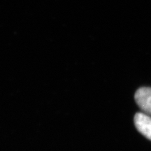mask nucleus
<instances>
[{
	"label": "nucleus",
	"mask_w": 151,
	"mask_h": 151,
	"mask_svg": "<svg viewBox=\"0 0 151 151\" xmlns=\"http://www.w3.org/2000/svg\"><path fill=\"white\" fill-rule=\"evenodd\" d=\"M135 101L144 113L151 116V88H141L136 92Z\"/></svg>",
	"instance_id": "obj_1"
},
{
	"label": "nucleus",
	"mask_w": 151,
	"mask_h": 151,
	"mask_svg": "<svg viewBox=\"0 0 151 151\" xmlns=\"http://www.w3.org/2000/svg\"><path fill=\"white\" fill-rule=\"evenodd\" d=\"M134 120L138 131L151 141V117L144 113H137Z\"/></svg>",
	"instance_id": "obj_2"
}]
</instances>
